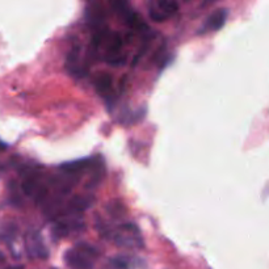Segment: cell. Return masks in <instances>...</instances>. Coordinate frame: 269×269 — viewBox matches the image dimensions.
<instances>
[{"label": "cell", "mask_w": 269, "mask_h": 269, "mask_svg": "<svg viewBox=\"0 0 269 269\" xmlns=\"http://www.w3.org/2000/svg\"><path fill=\"white\" fill-rule=\"evenodd\" d=\"M179 12V4L172 0H159L149 8V16L152 21L163 22L167 18L173 17Z\"/></svg>", "instance_id": "6da1fadb"}, {"label": "cell", "mask_w": 269, "mask_h": 269, "mask_svg": "<svg viewBox=\"0 0 269 269\" xmlns=\"http://www.w3.org/2000/svg\"><path fill=\"white\" fill-rule=\"evenodd\" d=\"M95 162L96 159L95 158H84V159H78V160H72V162H67V163H63L62 166H59V171L62 173H67V175H72V176H78L85 171H89L92 169L93 166H95Z\"/></svg>", "instance_id": "7a4b0ae2"}, {"label": "cell", "mask_w": 269, "mask_h": 269, "mask_svg": "<svg viewBox=\"0 0 269 269\" xmlns=\"http://www.w3.org/2000/svg\"><path fill=\"white\" fill-rule=\"evenodd\" d=\"M229 17V11L226 8H218L214 12L210 14V16L206 18V21L202 27V33L205 32H216L223 28V25L227 21Z\"/></svg>", "instance_id": "3957f363"}, {"label": "cell", "mask_w": 269, "mask_h": 269, "mask_svg": "<svg viewBox=\"0 0 269 269\" xmlns=\"http://www.w3.org/2000/svg\"><path fill=\"white\" fill-rule=\"evenodd\" d=\"M65 260L71 269H92L91 257L84 255L83 252H80L78 248L67 251Z\"/></svg>", "instance_id": "277c9868"}, {"label": "cell", "mask_w": 269, "mask_h": 269, "mask_svg": "<svg viewBox=\"0 0 269 269\" xmlns=\"http://www.w3.org/2000/svg\"><path fill=\"white\" fill-rule=\"evenodd\" d=\"M93 203H95V197L91 194H78L68 201V210L72 214H79L88 210Z\"/></svg>", "instance_id": "5b68a950"}, {"label": "cell", "mask_w": 269, "mask_h": 269, "mask_svg": "<svg viewBox=\"0 0 269 269\" xmlns=\"http://www.w3.org/2000/svg\"><path fill=\"white\" fill-rule=\"evenodd\" d=\"M27 250L29 255L33 257H38V259H45L48 257V250L42 243V239L37 233H32L29 234L27 239Z\"/></svg>", "instance_id": "8992f818"}, {"label": "cell", "mask_w": 269, "mask_h": 269, "mask_svg": "<svg viewBox=\"0 0 269 269\" xmlns=\"http://www.w3.org/2000/svg\"><path fill=\"white\" fill-rule=\"evenodd\" d=\"M96 89L102 97H108L112 93V84L113 79L111 75L108 74H101L96 78Z\"/></svg>", "instance_id": "52a82bcc"}, {"label": "cell", "mask_w": 269, "mask_h": 269, "mask_svg": "<svg viewBox=\"0 0 269 269\" xmlns=\"http://www.w3.org/2000/svg\"><path fill=\"white\" fill-rule=\"evenodd\" d=\"M106 212L109 213L113 218H122L126 214V207L121 201L113 200L106 205Z\"/></svg>", "instance_id": "ba28073f"}, {"label": "cell", "mask_w": 269, "mask_h": 269, "mask_svg": "<svg viewBox=\"0 0 269 269\" xmlns=\"http://www.w3.org/2000/svg\"><path fill=\"white\" fill-rule=\"evenodd\" d=\"M106 62H108V65H111V66H115V67L124 66L125 62H126V57L122 55L121 53L113 54V55H109V57L106 58Z\"/></svg>", "instance_id": "9c48e42d"}, {"label": "cell", "mask_w": 269, "mask_h": 269, "mask_svg": "<svg viewBox=\"0 0 269 269\" xmlns=\"http://www.w3.org/2000/svg\"><path fill=\"white\" fill-rule=\"evenodd\" d=\"M112 264L115 265L117 269H129L128 260H126L125 257H121V256L112 259Z\"/></svg>", "instance_id": "30bf717a"}, {"label": "cell", "mask_w": 269, "mask_h": 269, "mask_svg": "<svg viewBox=\"0 0 269 269\" xmlns=\"http://www.w3.org/2000/svg\"><path fill=\"white\" fill-rule=\"evenodd\" d=\"M7 147H8V146H7V143H5V142H3V141H1V139H0V151L7 150Z\"/></svg>", "instance_id": "8fae6325"}, {"label": "cell", "mask_w": 269, "mask_h": 269, "mask_svg": "<svg viewBox=\"0 0 269 269\" xmlns=\"http://www.w3.org/2000/svg\"><path fill=\"white\" fill-rule=\"evenodd\" d=\"M5 260V257H4V255H3V253H1V252H0V263H3V261Z\"/></svg>", "instance_id": "7c38bea8"}, {"label": "cell", "mask_w": 269, "mask_h": 269, "mask_svg": "<svg viewBox=\"0 0 269 269\" xmlns=\"http://www.w3.org/2000/svg\"><path fill=\"white\" fill-rule=\"evenodd\" d=\"M8 269H22V267L18 265V267H11V268H8Z\"/></svg>", "instance_id": "4fadbf2b"}, {"label": "cell", "mask_w": 269, "mask_h": 269, "mask_svg": "<svg viewBox=\"0 0 269 269\" xmlns=\"http://www.w3.org/2000/svg\"><path fill=\"white\" fill-rule=\"evenodd\" d=\"M53 269H55V268H53Z\"/></svg>", "instance_id": "5bb4252c"}]
</instances>
